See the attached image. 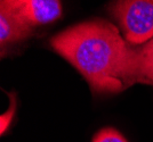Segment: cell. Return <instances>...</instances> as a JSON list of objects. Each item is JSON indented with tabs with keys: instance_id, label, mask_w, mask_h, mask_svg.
I'll return each mask as SVG.
<instances>
[{
	"instance_id": "5",
	"label": "cell",
	"mask_w": 153,
	"mask_h": 142,
	"mask_svg": "<svg viewBox=\"0 0 153 142\" xmlns=\"http://www.w3.org/2000/svg\"><path fill=\"white\" fill-rule=\"evenodd\" d=\"M134 52L135 82L153 83V39Z\"/></svg>"
},
{
	"instance_id": "1",
	"label": "cell",
	"mask_w": 153,
	"mask_h": 142,
	"mask_svg": "<svg viewBox=\"0 0 153 142\" xmlns=\"http://www.w3.org/2000/svg\"><path fill=\"white\" fill-rule=\"evenodd\" d=\"M53 49L73 65L100 93H117L135 83L134 48L104 20L83 22L51 39Z\"/></svg>"
},
{
	"instance_id": "2",
	"label": "cell",
	"mask_w": 153,
	"mask_h": 142,
	"mask_svg": "<svg viewBox=\"0 0 153 142\" xmlns=\"http://www.w3.org/2000/svg\"><path fill=\"white\" fill-rule=\"evenodd\" d=\"M110 12L130 45H143L153 39V0H115Z\"/></svg>"
},
{
	"instance_id": "3",
	"label": "cell",
	"mask_w": 153,
	"mask_h": 142,
	"mask_svg": "<svg viewBox=\"0 0 153 142\" xmlns=\"http://www.w3.org/2000/svg\"><path fill=\"white\" fill-rule=\"evenodd\" d=\"M31 27L49 24L62 15L59 0H1Z\"/></svg>"
},
{
	"instance_id": "6",
	"label": "cell",
	"mask_w": 153,
	"mask_h": 142,
	"mask_svg": "<svg viewBox=\"0 0 153 142\" xmlns=\"http://www.w3.org/2000/svg\"><path fill=\"white\" fill-rule=\"evenodd\" d=\"M93 142H128L119 131L112 127H105L95 134Z\"/></svg>"
},
{
	"instance_id": "4",
	"label": "cell",
	"mask_w": 153,
	"mask_h": 142,
	"mask_svg": "<svg viewBox=\"0 0 153 142\" xmlns=\"http://www.w3.org/2000/svg\"><path fill=\"white\" fill-rule=\"evenodd\" d=\"M31 26L6 4L0 2V43L1 47L17 42L31 35Z\"/></svg>"
},
{
	"instance_id": "7",
	"label": "cell",
	"mask_w": 153,
	"mask_h": 142,
	"mask_svg": "<svg viewBox=\"0 0 153 142\" xmlns=\"http://www.w3.org/2000/svg\"><path fill=\"white\" fill-rule=\"evenodd\" d=\"M8 96L10 97L9 108H8L6 113H4L0 117V133H1V135L6 132V130H8L14 115H15V111H16V98H15V94L14 93H8Z\"/></svg>"
}]
</instances>
